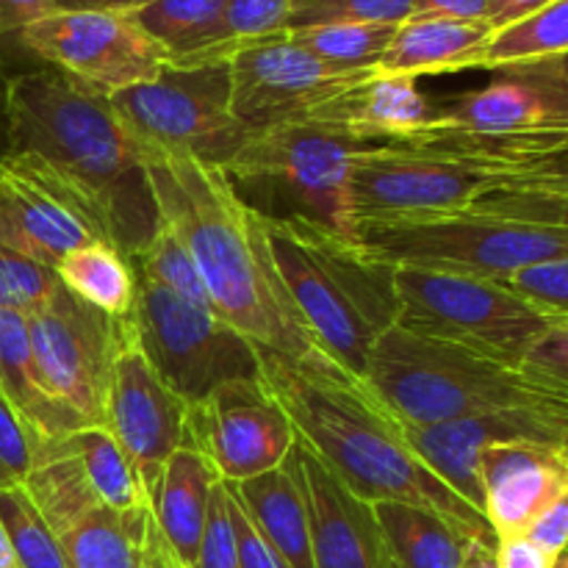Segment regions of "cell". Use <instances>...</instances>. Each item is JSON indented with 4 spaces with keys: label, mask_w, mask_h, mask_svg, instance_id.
<instances>
[{
    "label": "cell",
    "mask_w": 568,
    "mask_h": 568,
    "mask_svg": "<svg viewBox=\"0 0 568 568\" xmlns=\"http://www.w3.org/2000/svg\"><path fill=\"white\" fill-rule=\"evenodd\" d=\"M261 381L297 436L364 503H408L458 525L480 544L497 547L491 525L422 460L408 427L364 377L327 353L288 358L258 347Z\"/></svg>",
    "instance_id": "cell-1"
},
{
    "label": "cell",
    "mask_w": 568,
    "mask_h": 568,
    "mask_svg": "<svg viewBox=\"0 0 568 568\" xmlns=\"http://www.w3.org/2000/svg\"><path fill=\"white\" fill-rule=\"evenodd\" d=\"M144 170L161 222L192 255L214 314L261 349L288 358L316 353L314 336L272 266L264 222L239 200L225 172L148 150Z\"/></svg>",
    "instance_id": "cell-2"
},
{
    "label": "cell",
    "mask_w": 568,
    "mask_h": 568,
    "mask_svg": "<svg viewBox=\"0 0 568 568\" xmlns=\"http://www.w3.org/2000/svg\"><path fill=\"white\" fill-rule=\"evenodd\" d=\"M11 153L48 161L105 214L111 244L139 258L161 227L144 150L125 131L109 98L55 67L6 78Z\"/></svg>",
    "instance_id": "cell-3"
},
{
    "label": "cell",
    "mask_w": 568,
    "mask_h": 568,
    "mask_svg": "<svg viewBox=\"0 0 568 568\" xmlns=\"http://www.w3.org/2000/svg\"><path fill=\"white\" fill-rule=\"evenodd\" d=\"M364 381L405 427L516 410L568 422V383L560 377L399 325L377 338Z\"/></svg>",
    "instance_id": "cell-4"
},
{
    "label": "cell",
    "mask_w": 568,
    "mask_h": 568,
    "mask_svg": "<svg viewBox=\"0 0 568 568\" xmlns=\"http://www.w3.org/2000/svg\"><path fill=\"white\" fill-rule=\"evenodd\" d=\"M261 222L272 266L316 347L366 377L372 347L399 316L392 266L316 222Z\"/></svg>",
    "instance_id": "cell-5"
},
{
    "label": "cell",
    "mask_w": 568,
    "mask_h": 568,
    "mask_svg": "<svg viewBox=\"0 0 568 568\" xmlns=\"http://www.w3.org/2000/svg\"><path fill=\"white\" fill-rule=\"evenodd\" d=\"M369 148L377 142L316 111L250 133L222 172L261 220H308L355 242L349 181L355 159Z\"/></svg>",
    "instance_id": "cell-6"
},
{
    "label": "cell",
    "mask_w": 568,
    "mask_h": 568,
    "mask_svg": "<svg viewBox=\"0 0 568 568\" xmlns=\"http://www.w3.org/2000/svg\"><path fill=\"white\" fill-rule=\"evenodd\" d=\"M355 242L381 264L505 281L525 266L568 255V231L477 211L361 225Z\"/></svg>",
    "instance_id": "cell-7"
},
{
    "label": "cell",
    "mask_w": 568,
    "mask_h": 568,
    "mask_svg": "<svg viewBox=\"0 0 568 568\" xmlns=\"http://www.w3.org/2000/svg\"><path fill=\"white\" fill-rule=\"evenodd\" d=\"M109 103L148 153L183 155L222 170L250 139L231 111V61L170 64L153 81L111 94Z\"/></svg>",
    "instance_id": "cell-8"
},
{
    "label": "cell",
    "mask_w": 568,
    "mask_h": 568,
    "mask_svg": "<svg viewBox=\"0 0 568 568\" xmlns=\"http://www.w3.org/2000/svg\"><path fill=\"white\" fill-rule=\"evenodd\" d=\"M394 288L399 327L514 361H525L544 333L564 325L505 283L486 277L397 266Z\"/></svg>",
    "instance_id": "cell-9"
},
{
    "label": "cell",
    "mask_w": 568,
    "mask_h": 568,
    "mask_svg": "<svg viewBox=\"0 0 568 568\" xmlns=\"http://www.w3.org/2000/svg\"><path fill=\"white\" fill-rule=\"evenodd\" d=\"M136 272V270H133ZM139 344L161 381L189 405L231 381H258V347L214 311L183 303L136 272Z\"/></svg>",
    "instance_id": "cell-10"
},
{
    "label": "cell",
    "mask_w": 568,
    "mask_h": 568,
    "mask_svg": "<svg viewBox=\"0 0 568 568\" xmlns=\"http://www.w3.org/2000/svg\"><path fill=\"white\" fill-rule=\"evenodd\" d=\"M17 42L105 98L153 81L172 64L133 11H53L22 28Z\"/></svg>",
    "instance_id": "cell-11"
},
{
    "label": "cell",
    "mask_w": 568,
    "mask_h": 568,
    "mask_svg": "<svg viewBox=\"0 0 568 568\" xmlns=\"http://www.w3.org/2000/svg\"><path fill=\"white\" fill-rule=\"evenodd\" d=\"M92 242L111 244L103 211L39 155H6L0 166V244L55 270L64 255Z\"/></svg>",
    "instance_id": "cell-12"
},
{
    "label": "cell",
    "mask_w": 568,
    "mask_h": 568,
    "mask_svg": "<svg viewBox=\"0 0 568 568\" xmlns=\"http://www.w3.org/2000/svg\"><path fill=\"white\" fill-rule=\"evenodd\" d=\"M128 320H111L64 286L28 316L33 358L50 397L64 403L83 425H103L111 369L128 333Z\"/></svg>",
    "instance_id": "cell-13"
},
{
    "label": "cell",
    "mask_w": 568,
    "mask_h": 568,
    "mask_svg": "<svg viewBox=\"0 0 568 568\" xmlns=\"http://www.w3.org/2000/svg\"><path fill=\"white\" fill-rule=\"evenodd\" d=\"M375 70L327 64L288 39V33L258 39L231 55V111L250 133L277 122L316 114L361 87Z\"/></svg>",
    "instance_id": "cell-14"
},
{
    "label": "cell",
    "mask_w": 568,
    "mask_h": 568,
    "mask_svg": "<svg viewBox=\"0 0 568 568\" xmlns=\"http://www.w3.org/2000/svg\"><path fill=\"white\" fill-rule=\"evenodd\" d=\"M297 430L264 381H231L189 405L183 447L214 466L220 480L242 483L277 469L292 453Z\"/></svg>",
    "instance_id": "cell-15"
},
{
    "label": "cell",
    "mask_w": 568,
    "mask_h": 568,
    "mask_svg": "<svg viewBox=\"0 0 568 568\" xmlns=\"http://www.w3.org/2000/svg\"><path fill=\"white\" fill-rule=\"evenodd\" d=\"M189 403L178 397L159 377L139 344L136 322L128 320V333L111 369L105 394L103 425L136 469L148 494H153L164 464L183 447Z\"/></svg>",
    "instance_id": "cell-16"
},
{
    "label": "cell",
    "mask_w": 568,
    "mask_h": 568,
    "mask_svg": "<svg viewBox=\"0 0 568 568\" xmlns=\"http://www.w3.org/2000/svg\"><path fill=\"white\" fill-rule=\"evenodd\" d=\"M449 125L480 136L568 133V87L555 61L497 70L488 87L438 103Z\"/></svg>",
    "instance_id": "cell-17"
},
{
    "label": "cell",
    "mask_w": 568,
    "mask_h": 568,
    "mask_svg": "<svg viewBox=\"0 0 568 568\" xmlns=\"http://www.w3.org/2000/svg\"><path fill=\"white\" fill-rule=\"evenodd\" d=\"M294 455L308 497L314 568H399L372 505L355 497L300 436Z\"/></svg>",
    "instance_id": "cell-18"
},
{
    "label": "cell",
    "mask_w": 568,
    "mask_h": 568,
    "mask_svg": "<svg viewBox=\"0 0 568 568\" xmlns=\"http://www.w3.org/2000/svg\"><path fill=\"white\" fill-rule=\"evenodd\" d=\"M408 438L427 466L483 514L480 453L505 442L568 444V422L541 414H486L438 425L408 427ZM486 516V514H483Z\"/></svg>",
    "instance_id": "cell-19"
},
{
    "label": "cell",
    "mask_w": 568,
    "mask_h": 568,
    "mask_svg": "<svg viewBox=\"0 0 568 568\" xmlns=\"http://www.w3.org/2000/svg\"><path fill=\"white\" fill-rule=\"evenodd\" d=\"M483 514L494 536H525L568 488V444L505 442L480 453Z\"/></svg>",
    "instance_id": "cell-20"
},
{
    "label": "cell",
    "mask_w": 568,
    "mask_h": 568,
    "mask_svg": "<svg viewBox=\"0 0 568 568\" xmlns=\"http://www.w3.org/2000/svg\"><path fill=\"white\" fill-rule=\"evenodd\" d=\"M320 111L377 144L405 142L433 128L449 125L438 103L419 92L414 78L377 75V72Z\"/></svg>",
    "instance_id": "cell-21"
},
{
    "label": "cell",
    "mask_w": 568,
    "mask_h": 568,
    "mask_svg": "<svg viewBox=\"0 0 568 568\" xmlns=\"http://www.w3.org/2000/svg\"><path fill=\"white\" fill-rule=\"evenodd\" d=\"M227 488L286 568H314L311 510L294 447L277 469L242 483H227Z\"/></svg>",
    "instance_id": "cell-22"
},
{
    "label": "cell",
    "mask_w": 568,
    "mask_h": 568,
    "mask_svg": "<svg viewBox=\"0 0 568 568\" xmlns=\"http://www.w3.org/2000/svg\"><path fill=\"white\" fill-rule=\"evenodd\" d=\"M488 20H449V17L414 14L397 26L386 53L377 61V75H442V72L477 70L483 50L491 42Z\"/></svg>",
    "instance_id": "cell-23"
},
{
    "label": "cell",
    "mask_w": 568,
    "mask_h": 568,
    "mask_svg": "<svg viewBox=\"0 0 568 568\" xmlns=\"http://www.w3.org/2000/svg\"><path fill=\"white\" fill-rule=\"evenodd\" d=\"M0 397L20 416L26 430L37 442V449L87 427L44 388L33 358L28 316L14 311H0Z\"/></svg>",
    "instance_id": "cell-24"
},
{
    "label": "cell",
    "mask_w": 568,
    "mask_h": 568,
    "mask_svg": "<svg viewBox=\"0 0 568 568\" xmlns=\"http://www.w3.org/2000/svg\"><path fill=\"white\" fill-rule=\"evenodd\" d=\"M220 483L214 466L192 447H181L164 464L150 494L155 530L172 549L181 568H192L209 516L211 491Z\"/></svg>",
    "instance_id": "cell-25"
},
{
    "label": "cell",
    "mask_w": 568,
    "mask_h": 568,
    "mask_svg": "<svg viewBox=\"0 0 568 568\" xmlns=\"http://www.w3.org/2000/svg\"><path fill=\"white\" fill-rule=\"evenodd\" d=\"M133 17L172 55V64L200 67L231 61L225 0H153L133 11Z\"/></svg>",
    "instance_id": "cell-26"
},
{
    "label": "cell",
    "mask_w": 568,
    "mask_h": 568,
    "mask_svg": "<svg viewBox=\"0 0 568 568\" xmlns=\"http://www.w3.org/2000/svg\"><path fill=\"white\" fill-rule=\"evenodd\" d=\"M153 510L98 508L59 536L67 568H150Z\"/></svg>",
    "instance_id": "cell-27"
},
{
    "label": "cell",
    "mask_w": 568,
    "mask_h": 568,
    "mask_svg": "<svg viewBox=\"0 0 568 568\" xmlns=\"http://www.w3.org/2000/svg\"><path fill=\"white\" fill-rule=\"evenodd\" d=\"M399 568H464L471 547L480 544L458 525L408 503L372 505Z\"/></svg>",
    "instance_id": "cell-28"
},
{
    "label": "cell",
    "mask_w": 568,
    "mask_h": 568,
    "mask_svg": "<svg viewBox=\"0 0 568 568\" xmlns=\"http://www.w3.org/2000/svg\"><path fill=\"white\" fill-rule=\"evenodd\" d=\"M61 286L111 320L133 314L136 305V272L133 264L105 242L83 244L55 266Z\"/></svg>",
    "instance_id": "cell-29"
},
{
    "label": "cell",
    "mask_w": 568,
    "mask_h": 568,
    "mask_svg": "<svg viewBox=\"0 0 568 568\" xmlns=\"http://www.w3.org/2000/svg\"><path fill=\"white\" fill-rule=\"evenodd\" d=\"M67 444L81 460L87 480L92 486L94 497L103 508L111 510H148L150 494L144 483L139 480L136 469L122 453L120 444L111 438V433L100 425L81 427L70 433Z\"/></svg>",
    "instance_id": "cell-30"
},
{
    "label": "cell",
    "mask_w": 568,
    "mask_h": 568,
    "mask_svg": "<svg viewBox=\"0 0 568 568\" xmlns=\"http://www.w3.org/2000/svg\"><path fill=\"white\" fill-rule=\"evenodd\" d=\"M568 55V0H552L525 20L494 31L480 59V70L541 64Z\"/></svg>",
    "instance_id": "cell-31"
},
{
    "label": "cell",
    "mask_w": 568,
    "mask_h": 568,
    "mask_svg": "<svg viewBox=\"0 0 568 568\" xmlns=\"http://www.w3.org/2000/svg\"><path fill=\"white\" fill-rule=\"evenodd\" d=\"M397 26H372V22H331V26L292 28L288 39L314 53L327 64L347 70H375L386 53Z\"/></svg>",
    "instance_id": "cell-32"
},
{
    "label": "cell",
    "mask_w": 568,
    "mask_h": 568,
    "mask_svg": "<svg viewBox=\"0 0 568 568\" xmlns=\"http://www.w3.org/2000/svg\"><path fill=\"white\" fill-rule=\"evenodd\" d=\"M0 525L14 549L17 568H67L59 538L22 486L0 488Z\"/></svg>",
    "instance_id": "cell-33"
},
{
    "label": "cell",
    "mask_w": 568,
    "mask_h": 568,
    "mask_svg": "<svg viewBox=\"0 0 568 568\" xmlns=\"http://www.w3.org/2000/svg\"><path fill=\"white\" fill-rule=\"evenodd\" d=\"M131 264L139 275L159 283L161 288H166V292H172L175 297H181L183 303L194 305V308L214 311L211 308L209 292H205L203 281H200V272L197 266H194L192 255L186 253L181 239H178L164 222H161L159 233H155L153 242L148 244V250H144L139 258H133Z\"/></svg>",
    "instance_id": "cell-34"
},
{
    "label": "cell",
    "mask_w": 568,
    "mask_h": 568,
    "mask_svg": "<svg viewBox=\"0 0 568 568\" xmlns=\"http://www.w3.org/2000/svg\"><path fill=\"white\" fill-rule=\"evenodd\" d=\"M416 14V0H294L292 28L331 26V22H372L403 26Z\"/></svg>",
    "instance_id": "cell-35"
},
{
    "label": "cell",
    "mask_w": 568,
    "mask_h": 568,
    "mask_svg": "<svg viewBox=\"0 0 568 568\" xmlns=\"http://www.w3.org/2000/svg\"><path fill=\"white\" fill-rule=\"evenodd\" d=\"M59 288L55 270L0 244V311L31 316L44 308Z\"/></svg>",
    "instance_id": "cell-36"
},
{
    "label": "cell",
    "mask_w": 568,
    "mask_h": 568,
    "mask_svg": "<svg viewBox=\"0 0 568 568\" xmlns=\"http://www.w3.org/2000/svg\"><path fill=\"white\" fill-rule=\"evenodd\" d=\"M294 0H225V37L231 50L288 31Z\"/></svg>",
    "instance_id": "cell-37"
},
{
    "label": "cell",
    "mask_w": 568,
    "mask_h": 568,
    "mask_svg": "<svg viewBox=\"0 0 568 568\" xmlns=\"http://www.w3.org/2000/svg\"><path fill=\"white\" fill-rule=\"evenodd\" d=\"M499 283H505L510 292H516L544 314L568 322V255L525 266Z\"/></svg>",
    "instance_id": "cell-38"
},
{
    "label": "cell",
    "mask_w": 568,
    "mask_h": 568,
    "mask_svg": "<svg viewBox=\"0 0 568 568\" xmlns=\"http://www.w3.org/2000/svg\"><path fill=\"white\" fill-rule=\"evenodd\" d=\"M469 211L568 231V192H494L477 200Z\"/></svg>",
    "instance_id": "cell-39"
},
{
    "label": "cell",
    "mask_w": 568,
    "mask_h": 568,
    "mask_svg": "<svg viewBox=\"0 0 568 568\" xmlns=\"http://www.w3.org/2000/svg\"><path fill=\"white\" fill-rule=\"evenodd\" d=\"M192 568H239L236 536H233L231 514H227L225 483H216L211 491L209 516H205L203 538Z\"/></svg>",
    "instance_id": "cell-40"
},
{
    "label": "cell",
    "mask_w": 568,
    "mask_h": 568,
    "mask_svg": "<svg viewBox=\"0 0 568 568\" xmlns=\"http://www.w3.org/2000/svg\"><path fill=\"white\" fill-rule=\"evenodd\" d=\"M37 464V442L20 416L0 397V488L22 486Z\"/></svg>",
    "instance_id": "cell-41"
},
{
    "label": "cell",
    "mask_w": 568,
    "mask_h": 568,
    "mask_svg": "<svg viewBox=\"0 0 568 568\" xmlns=\"http://www.w3.org/2000/svg\"><path fill=\"white\" fill-rule=\"evenodd\" d=\"M225 491H227V514H231L233 536H236L239 568H286V564L275 555V549H272L270 544H266V538L261 536L258 527L253 525V519H250L247 510L242 508V503L233 497L227 483H225Z\"/></svg>",
    "instance_id": "cell-42"
},
{
    "label": "cell",
    "mask_w": 568,
    "mask_h": 568,
    "mask_svg": "<svg viewBox=\"0 0 568 568\" xmlns=\"http://www.w3.org/2000/svg\"><path fill=\"white\" fill-rule=\"evenodd\" d=\"M536 547H541L549 558L558 560L568 549V488L538 516L525 532Z\"/></svg>",
    "instance_id": "cell-43"
},
{
    "label": "cell",
    "mask_w": 568,
    "mask_h": 568,
    "mask_svg": "<svg viewBox=\"0 0 568 568\" xmlns=\"http://www.w3.org/2000/svg\"><path fill=\"white\" fill-rule=\"evenodd\" d=\"M525 361L568 383V322L552 327L549 333H544V336L532 344L530 353L525 355Z\"/></svg>",
    "instance_id": "cell-44"
},
{
    "label": "cell",
    "mask_w": 568,
    "mask_h": 568,
    "mask_svg": "<svg viewBox=\"0 0 568 568\" xmlns=\"http://www.w3.org/2000/svg\"><path fill=\"white\" fill-rule=\"evenodd\" d=\"M53 0H0V42L17 39L22 28L53 14Z\"/></svg>",
    "instance_id": "cell-45"
},
{
    "label": "cell",
    "mask_w": 568,
    "mask_h": 568,
    "mask_svg": "<svg viewBox=\"0 0 568 568\" xmlns=\"http://www.w3.org/2000/svg\"><path fill=\"white\" fill-rule=\"evenodd\" d=\"M497 566L499 568H552L555 558H549L541 547L530 541L527 536H510L499 538L497 549Z\"/></svg>",
    "instance_id": "cell-46"
},
{
    "label": "cell",
    "mask_w": 568,
    "mask_h": 568,
    "mask_svg": "<svg viewBox=\"0 0 568 568\" xmlns=\"http://www.w3.org/2000/svg\"><path fill=\"white\" fill-rule=\"evenodd\" d=\"M488 0H416L419 17H449V20H488Z\"/></svg>",
    "instance_id": "cell-47"
},
{
    "label": "cell",
    "mask_w": 568,
    "mask_h": 568,
    "mask_svg": "<svg viewBox=\"0 0 568 568\" xmlns=\"http://www.w3.org/2000/svg\"><path fill=\"white\" fill-rule=\"evenodd\" d=\"M552 3V0H488V22L494 26V31L505 26H514V22L525 20L527 14L538 11L541 6Z\"/></svg>",
    "instance_id": "cell-48"
},
{
    "label": "cell",
    "mask_w": 568,
    "mask_h": 568,
    "mask_svg": "<svg viewBox=\"0 0 568 568\" xmlns=\"http://www.w3.org/2000/svg\"><path fill=\"white\" fill-rule=\"evenodd\" d=\"M153 0H53L55 11H139Z\"/></svg>",
    "instance_id": "cell-49"
},
{
    "label": "cell",
    "mask_w": 568,
    "mask_h": 568,
    "mask_svg": "<svg viewBox=\"0 0 568 568\" xmlns=\"http://www.w3.org/2000/svg\"><path fill=\"white\" fill-rule=\"evenodd\" d=\"M150 568H181L175 555H172V549L166 547V541L161 538V532L155 530V525L153 536H150Z\"/></svg>",
    "instance_id": "cell-50"
},
{
    "label": "cell",
    "mask_w": 568,
    "mask_h": 568,
    "mask_svg": "<svg viewBox=\"0 0 568 568\" xmlns=\"http://www.w3.org/2000/svg\"><path fill=\"white\" fill-rule=\"evenodd\" d=\"M6 78H9V72H6L3 64H0V166H3L6 155L11 153L9 111H6Z\"/></svg>",
    "instance_id": "cell-51"
},
{
    "label": "cell",
    "mask_w": 568,
    "mask_h": 568,
    "mask_svg": "<svg viewBox=\"0 0 568 568\" xmlns=\"http://www.w3.org/2000/svg\"><path fill=\"white\" fill-rule=\"evenodd\" d=\"M494 549L497 547H488V544H475L469 552V558H466L464 568H499Z\"/></svg>",
    "instance_id": "cell-52"
},
{
    "label": "cell",
    "mask_w": 568,
    "mask_h": 568,
    "mask_svg": "<svg viewBox=\"0 0 568 568\" xmlns=\"http://www.w3.org/2000/svg\"><path fill=\"white\" fill-rule=\"evenodd\" d=\"M0 568H17L14 549H11V544H9V536H6L3 525H0Z\"/></svg>",
    "instance_id": "cell-53"
},
{
    "label": "cell",
    "mask_w": 568,
    "mask_h": 568,
    "mask_svg": "<svg viewBox=\"0 0 568 568\" xmlns=\"http://www.w3.org/2000/svg\"><path fill=\"white\" fill-rule=\"evenodd\" d=\"M555 67H558V75L564 78V83L568 87V55H564V59L555 61Z\"/></svg>",
    "instance_id": "cell-54"
},
{
    "label": "cell",
    "mask_w": 568,
    "mask_h": 568,
    "mask_svg": "<svg viewBox=\"0 0 568 568\" xmlns=\"http://www.w3.org/2000/svg\"><path fill=\"white\" fill-rule=\"evenodd\" d=\"M552 568H568V549H566L564 555H560L558 560H555V566H552Z\"/></svg>",
    "instance_id": "cell-55"
}]
</instances>
